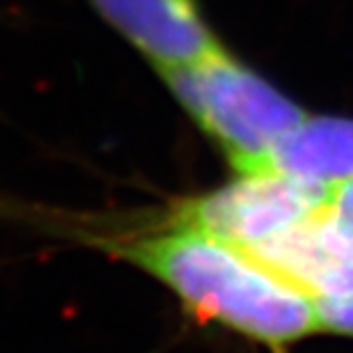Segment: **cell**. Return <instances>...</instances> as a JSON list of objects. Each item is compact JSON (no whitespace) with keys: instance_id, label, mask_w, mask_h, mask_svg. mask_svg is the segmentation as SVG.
<instances>
[{"instance_id":"cell-7","label":"cell","mask_w":353,"mask_h":353,"mask_svg":"<svg viewBox=\"0 0 353 353\" xmlns=\"http://www.w3.org/2000/svg\"><path fill=\"white\" fill-rule=\"evenodd\" d=\"M319 333L353 337V294L340 299H316Z\"/></svg>"},{"instance_id":"cell-4","label":"cell","mask_w":353,"mask_h":353,"mask_svg":"<svg viewBox=\"0 0 353 353\" xmlns=\"http://www.w3.org/2000/svg\"><path fill=\"white\" fill-rule=\"evenodd\" d=\"M157 72L193 65L223 46L200 0H90Z\"/></svg>"},{"instance_id":"cell-2","label":"cell","mask_w":353,"mask_h":353,"mask_svg":"<svg viewBox=\"0 0 353 353\" xmlns=\"http://www.w3.org/2000/svg\"><path fill=\"white\" fill-rule=\"evenodd\" d=\"M159 76L236 172L262 165L273 147L310 115L228 48Z\"/></svg>"},{"instance_id":"cell-1","label":"cell","mask_w":353,"mask_h":353,"mask_svg":"<svg viewBox=\"0 0 353 353\" xmlns=\"http://www.w3.org/2000/svg\"><path fill=\"white\" fill-rule=\"evenodd\" d=\"M92 245L140 268L200 321L282 351L319 333L312 296L289 285L243 248L168 216L136 234H92Z\"/></svg>"},{"instance_id":"cell-3","label":"cell","mask_w":353,"mask_h":353,"mask_svg":"<svg viewBox=\"0 0 353 353\" xmlns=\"http://www.w3.org/2000/svg\"><path fill=\"white\" fill-rule=\"evenodd\" d=\"M328 186L259 168L176 204L172 218L250 250L326 207Z\"/></svg>"},{"instance_id":"cell-8","label":"cell","mask_w":353,"mask_h":353,"mask_svg":"<svg viewBox=\"0 0 353 353\" xmlns=\"http://www.w3.org/2000/svg\"><path fill=\"white\" fill-rule=\"evenodd\" d=\"M328 209L353 234V179L340 181L328 188Z\"/></svg>"},{"instance_id":"cell-6","label":"cell","mask_w":353,"mask_h":353,"mask_svg":"<svg viewBox=\"0 0 353 353\" xmlns=\"http://www.w3.org/2000/svg\"><path fill=\"white\" fill-rule=\"evenodd\" d=\"M259 168L328 188L353 179V117L307 115L273 147Z\"/></svg>"},{"instance_id":"cell-5","label":"cell","mask_w":353,"mask_h":353,"mask_svg":"<svg viewBox=\"0 0 353 353\" xmlns=\"http://www.w3.org/2000/svg\"><path fill=\"white\" fill-rule=\"evenodd\" d=\"M312 299L353 294V234L326 207L245 250Z\"/></svg>"}]
</instances>
